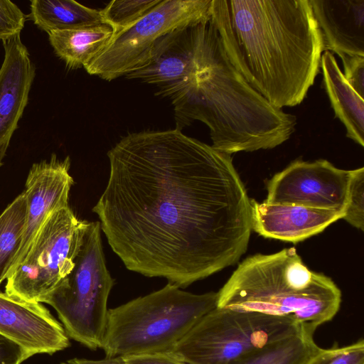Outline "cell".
I'll return each mask as SVG.
<instances>
[{"instance_id": "obj_13", "label": "cell", "mask_w": 364, "mask_h": 364, "mask_svg": "<svg viewBox=\"0 0 364 364\" xmlns=\"http://www.w3.org/2000/svg\"><path fill=\"white\" fill-rule=\"evenodd\" d=\"M0 334L22 346L31 356L53 354L70 346L63 325L41 303L0 292Z\"/></svg>"}, {"instance_id": "obj_22", "label": "cell", "mask_w": 364, "mask_h": 364, "mask_svg": "<svg viewBox=\"0 0 364 364\" xmlns=\"http://www.w3.org/2000/svg\"><path fill=\"white\" fill-rule=\"evenodd\" d=\"M161 1V0H113L100 11L104 23L112 26L115 34L129 27Z\"/></svg>"}, {"instance_id": "obj_27", "label": "cell", "mask_w": 364, "mask_h": 364, "mask_svg": "<svg viewBox=\"0 0 364 364\" xmlns=\"http://www.w3.org/2000/svg\"><path fill=\"white\" fill-rule=\"evenodd\" d=\"M30 357L22 346L0 334V364H21Z\"/></svg>"}, {"instance_id": "obj_18", "label": "cell", "mask_w": 364, "mask_h": 364, "mask_svg": "<svg viewBox=\"0 0 364 364\" xmlns=\"http://www.w3.org/2000/svg\"><path fill=\"white\" fill-rule=\"evenodd\" d=\"M114 36V29L106 23L48 33L55 53L70 69L87 66Z\"/></svg>"}, {"instance_id": "obj_5", "label": "cell", "mask_w": 364, "mask_h": 364, "mask_svg": "<svg viewBox=\"0 0 364 364\" xmlns=\"http://www.w3.org/2000/svg\"><path fill=\"white\" fill-rule=\"evenodd\" d=\"M217 300L218 292L195 294L168 283L108 309L102 349L106 358L169 351Z\"/></svg>"}, {"instance_id": "obj_19", "label": "cell", "mask_w": 364, "mask_h": 364, "mask_svg": "<svg viewBox=\"0 0 364 364\" xmlns=\"http://www.w3.org/2000/svg\"><path fill=\"white\" fill-rule=\"evenodd\" d=\"M31 19L48 33L104 23L100 10L73 0H32Z\"/></svg>"}, {"instance_id": "obj_14", "label": "cell", "mask_w": 364, "mask_h": 364, "mask_svg": "<svg viewBox=\"0 0 364 364\" xmlns=\"http://www.w3.org/2000/svg\"><path fill=\"white\" fill-rule=\"evenodd\" d=\"M3 46L4 58L0 68V167L28 104L36 75L20 35L3 41Z\"/></svg>"}, {"instance_id": "obj_21", "label": "cell", "mask_w": 364, "mask_h": 364, "mask_svg": "<svg viewBox=\"0 0 364 364\" xmlns=\"http://www.w3.org/2000/svg\"><path fill=\"white\" fill-rule=\"evenodd\" d=\"M26 216V200L22 192L0 215V285L7 279L20 248Z\"/></svg>"}, {"instance_id": "obj_24", "label": "cell", "mask_w": 364, "mask_h": 364, "mask_svg": "<svg viewBox=\"0 0 364 364\" xmlns=\"http://www.w3.org/2000/svg\"><path fill=\"white\" fill-rule=\"evenodd\" d=\"M304 364H364V341L345 346L318 348Z\"/></svg>"}, {"instance_id": "obj_4", "label": "cell", "mask_w": 364, "mask_h": 364, "mask_svg": "<svg viewBox=\"0 0 364 364\" xmlns=\"http://www.w3.org/2000/svg\"><path fill=\"white\" fill-rule=\"evenodd\" d=\"M341 303L334 282L310 270L291 247L243 260L218 291L216 307L287 320L313 336L336 315Z\"/></svg>"}, {"instance_id": "obj_28", "label": "cell", "mask_w": 364, "mask_h": 364, "mask_svg": "<svg viewBox=\"0 0 364 364\" xmlns=\"http://www.w3.org/2000/svg\"><path fill=\"white\" fill-rule=\"evenodd\" d=\"M123 357L129 364H188L168 351Z\"/></svg>"}, {"instance_id": "obj_10", "label": "cell", "mask_w": 364, "mask_h": 364, "mask_svg": "<svg viewBox=\"0 0 364 364\" xmlns=\"http://www.w3.org/2000/svg\"><path fill=\"white\" fill-rule=\"evenodd\" d=\"M208 21L164 36L148 59L125 77L157 86L158 95L171 100L179 95L193 82L198 69Z\"/></svg>"}, {"instance_id": "obj_3", "label": "cell", "mask_w": 364, "mask_h": 364, "mask_svg": "<svg viewBox=\"0 0 364 364\" xmlns=\"http://www.w3.org/2000/svg\"><path fill=\"white\" fill-rule=\"evenodd\" d=\"M171 102L176 129L200 121L211 146L230 155L275 148L296 129V116L270 104L231 64L210 19L195 77Z\"/></svg>"}, {"instance_id": "obj_25", "label": "cell", "mask_w": 364, "mask_h": 364, "mask_svg": "<svg viewBox=\"0 0 364 364\" xmlns=\"http://www.w3.org/2000/svg\"><path fill=\"white\" fill-rule=\"evenodd\" d=\"M26 17L11 1L0 0V41H6L20 35Z\"/></svg>"}, {"instance_id": "obj_9", "label": "cell", "mask_w": 364, "mask_h": 364, "mask_svg": "<svg viewBox=\"0 0 364 364\" xmlns=\"http://www.w3.org/2000/svg\"><path fill=\"white\" fill-rule=\"evenodd\" d=\"M212 0H161L129 27L114 34L84 68L107 81L126 76L149 57L158 41L172 31L210 20Z\"/></svg>"}, {"instance_id": "obj_17", "label": "cell", "mask_w": 364, "mask_h": 364, "mask_svg": "<svg viewBox=\"0 0 364 364\" xmlns=\"http://www.w3.org/2000/svg\"><path fill=\"white\" fill-rule=\"evenodd\" d=\"M323 85L335 117L346 130V136L364 146V100L350 86L343 75L333 53L321 55Z\"/></svg>"}, {"instance_id": "obj_30", "label": "cell", "mask_w": 364, "mask_h": 364, "mask_svg": "<svg viewBox=\"0 0 364 364\" xmlns=\"http://www.w3.org/2000/svg\"><path fill=\"white\" fill-rule=\"evenodd\" d=\"M61 364H69V363H62Z\"/></svg>"}, {"instance_id": "obj_29", "label": "cell", "mask_w": 364, "mask_h": 364, "mask_svg": "<svg viewBox=\"0 0 364 364\" xmlns=\"http://www.w3.org/2000/svg\"><path fill=\"white\" fill-rule=\"evenodd\" d=\"M69 364H129L123 356L105 358L102 360H88L85 358H73L68 361Z\"/></svg>"}, {"instance_id": "obj_8", "label": "cell", "mask_w": 364, "mask_h": 364, "mask_svg": "<svg viewBox=\"0 0 364 364\" xmlns=\"http://www.w3.org/2000/svg\"><path fill=\"white\" fill-rule=\"evenodd\" d=\"M85 223L70 207L52 213L22 262L7 277L5 292L26 301L42 303L73 269Z\"/></svg>"}, {"instance_id": "obj_12", "label": "cell", "mask_w": 364, "mask_h": 364, "mask_svg": "<svg viewBox=\"0 0 364 364\" xmlns=\"http://www.w3.org/2000/svg\"><path fill=\"white\" fill-rule=\"evenodd\" d=\"M70 167L69 156L60 159L53 154L49 160L35 163L30 168L23 191L26 216L22 240L8 277L22 262L48 217L69 207V192L74 183Z\"/></svg>"}, {"instance_id": "obj_23", "label": "cell", "mask_w": 364, "mask_h": 364, "mask_svg": "<svg viewBox=\"0 0 364 364\" xmlns=\"http://www.w3.org/2000/svg\"><path fill=\"white\" fill-rule=\"evenodd\" d=\"M353 227L364 230V168L350 171L347 202L343 218Z\"/></svg>"}, {"instance_id": "obj_26", "label": "cell", "mask_w": 364, "mask_h": 364, "mask_svg": "<svg viewBox=\"0 0 364 364\" xmlns=\"http://www.w3.org/2000/svg\"><path fill=\"white\" fill-rule=\"evenodd\" d=\"M343 75L350 86L364 98V56L341 55Z\"/></svg>"}, {"instance_id": "obj_2", "label": "cell", "mask_w": 364, "mask_h": 364, "mask_svg": "<svg viewBox=\"0 0 364 364\" xmlns=\"http://www.w3.org/2000/svg\"><path fill=\"white\" fill-rule=\"evenodd\" d=\"M231 64L270 104H301L319 73L321 31L308 0H212Z\"/></svg>"}, {"instance_id": "obj_11", "label": "cell", "mask_w": 364, "mask_h": 364, "mask_svg": "<svg viewBox=\"0 0 364 364\" xmlns=\"http://www.w3.org/2000/svg\"><path fill=\"white\" fill-rule=\"evenodd\" d=\"M350 176L325 159L296 160L268 181L264 202L345 211Z\"/></svg>"}, {"instance_id": "obj_20", "label": "cell", "mask_w": 364, "mask_h": 364, "mask_svg": "<svg viewBox=\"0 0 364 364\" xmlns=\"http://www.w3.org/2000/svg\"><path fill=\"white\" fill-rule=\"evenodd\" d=\"M318 348L312 336L300 331L231 364H304Z\"/></svg>"}, {"instance_id": "obj_7", "label": "cell", "mask_w": 364, "mask_h": 364, "mask_svg": "<svg viewBox=\"0 0 364 364\" xmlns=\"http://www.w3.org/2000/svg\"><path fill=\"white\" fill-rule=\"evenodd\" d=\"M300 331L287 320L215 307L168 352L188 364H231Z\"/></svg>"}, {"instance_id": "obj_1", "label": "cell", "mask_w": 364, "mask_h": 364, "mask_svg": "<svg viewBox=\"0 0 364 364\" xmlns=\"http://www.w3.org/2000/svg\"><path fill=\"white\" fill-rule=\"evenodd\" d=\"M107 156L92 210L127 269L186 287L246 252L251 199L231 155L175 128L130 133Z\"/></svg>"}, {"instance_id": "obj_15", "label": "cell", "mask_w": 364, "mask_h": 364, "mask_svg": "<svg viewBox=\"0 0 364 364\" xmlns=\"http://www.w3.org/2000/svg\"><path fill=\"white\" fill-rule=\"evenodd\" d=\"M344 210L296 204L258 203L251 199L252 229L267 238L296 243L343 219Z\"/></svg>"}, {"instance_id": "obj_6", "label": "cell", "mask_w": 364, "mask_h": 364, "mask_svg": "<svg viewBox=\"0 0 364 364\" xmlns=\"http://www.w3.org/2000/svg\"><path fill=\"white\" fill-rule=\"evenodd\" d=\"M101 230L99 221H86L73 269L43 301L56 311L69 338L94 350L102 348L114 283L106 266Z\"/></svg>"}, {"instance_id": "obj_16", "label": "cell", "mask_w": 364, "mask_h": 364, "mask_svg": "<svg viewBox=\"0 0 364 364\" xmlns=\"http://www.w3.org/2000/svg\"><path fill=\"white\" fill-rule=\"evenodd\" d=\"M323 51L364 56V0H308Z\"/></svg>"}]
</instances>
